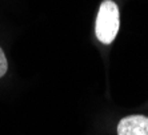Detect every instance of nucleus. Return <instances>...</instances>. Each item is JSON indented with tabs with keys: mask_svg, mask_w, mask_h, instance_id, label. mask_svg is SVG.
<instances>
[{
	"mask_svg": "<svg viewBox=\"0 0 148 135\" xmlns=\"http://www.w3.org/2000/svg\"><path fill=\"white\" fill-rule=\"evenodd\" d=\"M120 19L119 8L112 0H104L99 8V14L95 25V34L99 42L103 44H111L119 32Z\"/></svg>",
	"mask_w": 148,
	"mask_h": 135,
	"instance_id": "1",
	"label": "nucleus"
},
{
	"mask_svg": "<svg viewBox=\"0 0 148 135\" xmlns=\"http://www.w3.org/2000/svg\"><path fill=\"white\" fill-rule=\"evenodd\" d=\"M117 135H148V118L144 115H130L117 125Z\"/></svg>",
	"mask_w": 148,
	"mask_h": 135,
	"instance_id": "2",
	"label": "nucleus"
},
{
	"mask_svg": "<svg viewBox=\"0 0 148 135\" xmlns=\"http://www.w3.org/2000/svg\"><path fill=\"white\" fill-rule=\"evenodd\" d=\"M7 68H8L7 58H5V55H4L3 50L0 48V78L5 75V72H7Z\"/></svg>",
	"mask_w": 148,
	"mask_h": 135,
	"instance_id": "3",
	"label": "nucleus"
}]
</instances>
